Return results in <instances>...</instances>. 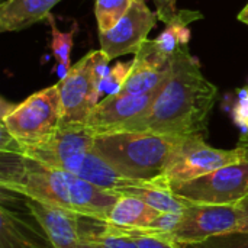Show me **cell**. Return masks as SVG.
I'll list each match as a JSON object with an SVG mask.
<instances>
[{"mask_svg":"<svg viewBox=\"0 0 248 248\" xmlns=\"http://www.w3.org/2000/svg\"><path fill=\"white\" fill-rule=\"evenodd\" d=\"M61 0H4L0 4V31L16 32L26 29L51 15Z\"/></svg>","mask_w":248,"mask_h":248,"instance_id":"cell-13","label":"cell"},{"mask_svg":"<svg viewBox=\"0 0 248 248\" xmlns=\"http://www.w3.org/2000/svg\"><path fill=\"white\" fill-rule=\"evenodd\" d=\"M0 186L23 198L106 221L121 195L103 190L62 169L1 150Z\"/></svg>","mask_w":248,"mask_h":248,"instance_id":"cell-2","label":"cell"},{"mask_svg":"<svg viewBox=\"0 0 248 248\" xmlns=\"http://www.w3.org/2000/svg\"><path fill=\"white\" fill-rule=\"evenodd\" d=\"M109 61L110 57L100 48L97 51H92V65H93V74L96 77V80L100 81L109 74L110 67H109Z\"/></svg>","mask_w":248,"mask_h":248,"instance_id":"cell-23","label":"cell"},{"mask_svg":"<svg viewBox=\"0 0 248 248\" xmlns=\"http://www.w3.org/2000/svg\"><path fill=\"white\" fill-rule=\"evenodd\" d=\"M238 19L243 22V23H246V25H248V3L247 6L240 12V15H238Z\"/></svg>","mask_w":248,"mask_h":248,"instance_id":"cell-26","label":"cell"},{"mask_svg":"<svg viewBox=\"0 0 248 248\" xmlns=\"http://www.w3.org/2000/svg\"><path fill=\"white\" fill-rule=\"evenodd\" d=\"M237 147L244 153V157H246V160L248 161V131L247 132H243V135H241Z\"/></svg>","mask_w":248,"mask_h":248,"instance_id":"cell-24","label":"cell"},{"mask_svg":"<svg viewBox=\"0 0 248 248\" xmlns=\"http://www.w3.org/2000/svg\"><path fill=\"white\" fill-rule=\"evenodd\" d=\"M124 230V228H122ZM138 246L140 248H180L179 244L155 237V235H150V234H144L135 230H124Z\"/></svg>","mask_w":248,"mask_h":248,"instance_id":"cell-21","label":"cell"},{"mask_svg":"<svg viewBox=\"0 0 248 248\" xmlns=\"http://www.w3.org/2000/svg\"><path fill=\"white\" fill-rule=\"evenodd\" d=\"M121 196L124 195H131V196H137L140 199H142L145 203H148L151 208L160 211L161 214H177V212H183L190 203L180 199L179 196H176L171 189L170 185L166 182H160V183H138L134 186H129L126 189H124L121 193Z\"/></svg>","mask_w":248,"mask_h":248,"instance_id":"cell-15","label":"cell"},{"mask_svg":"<svg viewBox=\"0 0 248 248\" xmlns=\"http://www.w3.org/2000/svg\"><path fill=\"white\" fill-rule=\"evenodd\" d=\"M132 61H134L132 70L119 92L122 94L151 93L160 89L166 83L171 71V65L169 70H161L138 54H135V58Z\"/></svg>","mask_w":248,"mask_h":248,"instance_id":"cell-16","label":"cell"},{"mask_svg":"<svg viewBox=\"0 0 248 248\" xmlns=\"http://www.w3.org/2000/svg\"><path fill=\"white\" fill-rule=\"evenodd\" d=\"M77 248H96V247H92V246H87V244H83V243H81V244H80Z\"/></svg>","mask_w":248,"mask_h":248,"instance_id":"cell-27","label":"cell"},{"mask_svg":"<svg viewBox=\"0 0 248 248\" xmlns=\"http://www.w3.org/2000/svg\"><path fill=\"white\" fill-rule=\"evenodd\" d=\"M218 89L201 71L199 61L182 45L171 55V71L148 112L119 131H145L173 137H203Z\"/></svg>","mask_w":248,"mask_h":248,"instance_id":"cell-1","label":"cell"},{"mask_svg":"<svg viewBox=\"0 0 248 248\" xmlns=\"http://www.w3.org/2000/svg\"><path fill=\"white\" fill-rule=\"evenodd\" d=\"M1 248H45L38 243L35 230L1 206Z\"/></svg>","mask_w":248,"mask_h":248,"instance_id":"cell-17","label":"cell"},{"mask_svg":"<svg viewBox=\"0 0 248 248\" xmlns=\"http://www.w3.org/2000/svg\"><path fill=\"white\" fill-rule=\"evenodd\" d=\"M160 215V211L151 208L142 199L124 195L113 205L106 222L124 230L145 231Z\"/></svg>","mask_w":248,"mask_h":248,"instance_id":"cell-14","label":"cell"},{"mask_svg":"<svg viewBox=\"0 0 248 248\" xmlns=\"http://www.w3.org/2000/svg\"><path fill=\"white\" fill-rule=\"evenodd\" d=\"M45 20H48L49 28H51V35H52L51 48H52V52H54V55L57 58L55 73H57L58 78L62 80L68 74V71L71 70L70 55H71V49H73L74 33L77 32V23H74V26H73V29L70 32H61L58 29L52 15H48V17Z\"/></svg>","mask_w":248,"mask_h":248,"instance_id":"cell-18","label":"cell"},{"mask_svg":"<svg viewBox=\"0 0 248 248\" xmlns=\"http://www.w3.org/2000/svg\"><path fill=\"white\" fill-rule=\"evenodd\" d=\"M246 214L241 203L196 205L190 203L182 215L180 224L167 234H150L176 244H198L214 237L241 234ZM141 232V231H140Z\"/></svg>","mask_w":248,"mask_h":248,"instance_id":"cell-6","label":"cell"},{"mask_svg":"<svg viewBox=\"0 0 248 248\" xmlns=\"http://www.w3.org/2000/svg\"><path fill=\"white\" fill-rule=\"evenodd\" d=\"M57 84L62 108L61 125H87L100 96L99 81L93 74L92 52L77 61Z\"/></svg>","mask_w":248,"mask_h":248,"instance_id":"cell-9","label":"cell"},{"mask_svg":"<svg viewBox=\"0 0 248 248\" xmlns=\"http://www.w3.org/2000/svg\"><path fill=\"white\" fill-rule=\"evenodd\" d=\"M29 214L35 218L52 248H77L81 244L80 215L25 198Z\"/></svg>","mask_w":248,"mask_h":248,"instance_id":"cell-12","label":"cell"},{"mask_svg":"<svg viewBox=\"0 0 248 248\" xmlns=\"http://www.w3.org/2000/svg\"><path fill=\"white\" fill-rule=\"evenodd\" d=\"M163 87V86H161ZM160 87V89H161ZM160 89L147 94H110L93 109L87 126L97 132L119 131L132 121L144 116L151 108Z\"/></svg>","mask_w":248,"mask_h":248,"instance_id":"cell-11","label":"cell"},{"mask_svg":"<svg viewBox=\"0 0 248 248\" xmlns=\"http://www.w3.org/2000/svg\"><path fill=\"white\" fill-rule=\"evenodd\" d=\"M0 150L15 151L46 166L62 169L118 195L140 183L119 174L94 151V131L87 125H61L51 140L35 145H19L1 131Z\"/></svg>","mask_w":248,"mask_h":248,"instance_id":"cell-3","label":"cell"},{"mask_svg":"<svg viewBox=\"0 0 248 248\" xmlns=\"http://www.w3.org/2000/svg\"><path fill=\"white\" fill-rule=\"evenodd\" d=\"M240 161H246V157L238 147L219 150L208 145L203 137H185L170 160L166 179L169 183L187 182Z\"/></svg>","mask_w":248,"mask_h":248,"instance_id":"cell-8","label":"cell"},{"mask_svg":"<svg viewBox=\"0 0 248 248\" xmlns=\"http://www.w3.org/2000/svg\"><path fill=\"white\" fill-rule=\"evenodd\" d=\"M183 138L145 131L94 132V151L129 180L169 183L166 171Z\"/></svg>","mask_w":248,"mask_h":248,"instance_id":"cell-4","label":"cell"},{"mask_svg":"<svg viewBox=\"0 0 248 248\" xmlns=\"http://www.w3.org/2000/svg\"><path fill=\"white\" fill-rule=\"evenodd\" d=\"M180 199L196 205H234L248 198V161L225 166L187 182L170 183Z\"/></svg>","mask_w":248,"mask_h":248,"instance_id":"cell-7","label":"cell"},{"mask_svg":"<svg viewBox=\"0 0 248 248\" xmlns=\"http://www.w3.org/2000/svg\"><path fill=\"white\" fill-rule=\"evenodd\" d=\"M158 15L151 12L144 0H134L119 23L108 32L100 33L102 49L113 58L126 54H137L147 41V35L155 26Z\"/></svg>","mask_w":248,"mask_h":248,"instance_id":"cell-10","label":"cell"},{"mask_svg":"<svg viewBox=\"0 0 248 248\" xmlns=\"http://www.w3.org/2000/svg\"><path fill=\"white\" fill-rule=\"evenodd\" d=\"M134 0H96V19L99 32L115 28L125 16Z\"/></svg>","mask_w":248,"mask_h":248,"instance_id":"cell-19","label":"cell"},{"mask_svg":"<svg viewBox=\"0 0 248 248\" xmlns=\"http://www.w3.org/2000/svg\"><path fill=\"white\" fill-rule=\"evenodd\" d=\"M232 119L243 132L248 131V84L238 90V97L232 109Z\"/></svg>","mask_w":248,"mask_h":248,"instance_id":"cell-22","label":"cell"},{"mask_svg":"<svg viewBox=\"0 0 248 248\" xmlns=\"http://www.w3.org/2000/svg\"><path fill=\"white\" fill-rule=\"evenodd\" d=\"M240 203H241V206L244 209V214H246V222H244L241 234H248V198H246L244 201H241Z\"/></svg>","mask_w":248,"mask_h":248,"instance_id":"cell-25","label":"cell"},{"mask_svg":"<svg viewBox=\"0 0 248 248\" xmlns=\"http://www.w3.org/2000/svg\"><path fill=\"white\" fill-rule=\"evenodd\" d=\"M134 61H119L116 62V65H113L109 71V74L100 81L99 84V90L100 94L105 93L106 96L110 94H116L121 92L122 86L125 84L131 70H132Z\"/></svg>","mask_w":248,"mask_h":248,"instance_id":"cell-20","label":"cell"},{"mask_svg":"<svg viewBox=\"0 0 248 248\" xmlns=\"http://www.w3.org/2000/svg\"><path fill=\"white\" fill-rule=\"evenodd\" d=\"M62 124L58 84L42 89L1 116V131L19 145H35L51 140Z\"/></svg>","mask_w":248,"mask_h":248,"instance_id":"cell-5","label":"cell"}]
</instances>
